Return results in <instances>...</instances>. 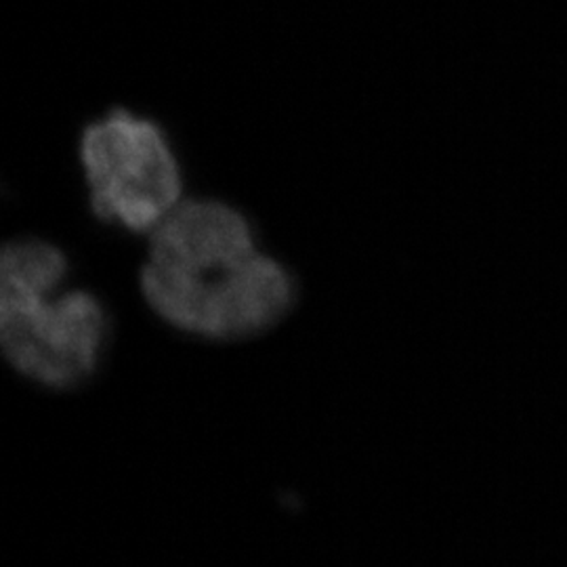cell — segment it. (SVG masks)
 <instances>
[{"instance_id":"2","label":"cell","mask_w":567,"mask_h":567,"mask_svg":"<svg viewBox=\"0 0 567 567\" xmlns=\"http://www.w3.org/2000/svg\"><path fill=\"white\" fill-rule=\"evenodd\" d=\"M89 208L97 221L150 236L185 200L182 158L161 122L112 107L79 137Z\"/></svg>"},{"instance_id":"4","label":"cell","mask_w":567,"mask_h":567,"mask_svg":"<svg viewBox=\"0 0 567 567\" xmlns=\"http://www.w3.org/2000/svg\"><path fill=\"white\" fill-rule=\"evenodd\" d=\"M70 280V257L51 240L18 238L0 255V288L58 290Z\"/></svg>"},{"instance_id":"3","label":"cell","mask_w":567,"mask_h":567,"mask_svg":"<svg viewBox=\"0 0 567 567\" xmlns=\"http://www.w3.org/2000/svg\"><path fill=\"white\" fill-rule=\"evenodd\" d=\"M110 313L84 288H0V347L23 379L51 391L84 385L102 365Z\"/></svg>"},{"instance_id":"1","label":"cell","mask_w":567,"mask_h":567,"mask_svg":"<svg viewBox=\"0 0 567 567\" xmlns=\"http://www.w3.org/2000/svg\"><path fill=\"white\" fill-rule=\"evenodd\" d=\"M140 292L164 324L204 341H248L282 324L297 303L290 269L265 252L215 250L140 269Z\"/></svg>"}]
</instances>
